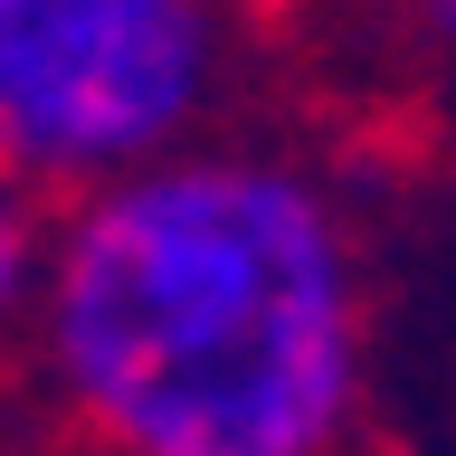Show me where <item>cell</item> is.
I'll return each instance as SVG.
<instances>
[{
	"label": "cell",
	"mask_w": 456,
	"mask_h": 456,
	"mask_svg": "<svg viewBox=\"0 0 456 456\" xmlns=\"http://www.w3.org/2000/svg\"><path fill=\"white\" fill-rule=\"evenodd\" d=\"M20 333L95 456H342L370 380L362 228L314 162L200 134L48 209Z\"/></svg>",
	"instance_id": "obj_1"
},
{
	"label": "cell",
	"mask_w": 456,
	"mask_h": 456,
	"mask_svg": "<svg viewBox=\"0 0 456 456\" xmlns=\"http://www.w3.org/2000/svg\"><path fill=\"white\" fill-rule=\"evenodd\" d=\"M399 10H409V28H419L428 48L456 67V0H399Z\"/></svg>",
	"instance_id": "obj_4"
},
{
	"label": "cell",
	"mask_w": 456,
	"mask_h": 456,
	"mask_svg": "<svg viewBox=\"0 0 456 456\" xmlns=\"http://www.w3.org/2000/svg\"><path fill=\"white\" fill-rule=\"evenodd\" d=\"M228 77V0H0V162L57 209L200 142Z\"/></svg>",
	"instance_id": "obj_2"
},
{
	"label": "cell",
	"mask_w": 456,
	"mask_h": 456,
	"mask_svg": "<svg viewBox=\"0 0 456 456\" xmlns=\"http://www.w3.org/2000/svg\"><path fill=\"white\" fill-rule=\"evenodd\" d=\"M38 248H48V200H38L20 171L0 162V323H20V314H28Z\"/></svg>",
	"instance_id": "obj_3"
}]
</instances>
